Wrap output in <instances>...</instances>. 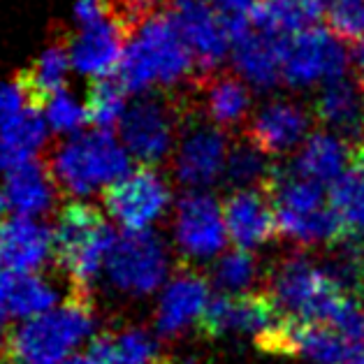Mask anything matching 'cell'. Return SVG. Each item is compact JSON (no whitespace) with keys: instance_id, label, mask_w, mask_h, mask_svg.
Instances as JSON below:
<instances>
[{"instance_id":"44dd1931","label":"cell","mask_w":364,"mask_h":364,"mask_svg":"<svg viewBox=\"0 0 364 364\" xmlns=\"http://www.w3.org/2000/svg\"><path fill=\"white\" fill-rule=\"evenodd\" d=\"M51 130L42 112L28 107L7 126L0 128V176L35 163L47 149Z\"/></svg>"},{"instance_id":"30bf717a","label":"cell","mask_w":364,"mask_h":364,"mask_svg":"<svg viewBox=\"0 0 364 364\" xmlns=\"http://www.w3.org/2000/svg\"><path fill=\"white\" fill-rule=\"evenodd\" d=\"M279 309L274 304L267 290H248V292H225L209 299L200 330L207 336L223 334H262L274 323H279Z\"/></svg>"},{"instance_id":"d4e9b609","label":"cell","mask_w":364,"mask_h":364,"mask_svg":"<svg viewBox=\"0 0 364 364\" xmlns=\"http://www.w3.org/2000/svg\"><path fill=\"white\" fill-rule=\"evenodd\" d=\"M60 304V290L49 277L38 274H16L12 272L5 292V311L16 321L42 316Z\"/></svg>"},{"instance_id":"5b68a950","label":"cell","mask_w":364,"mask_h":364,"mask_svg":"<svg viewBox=\"0 0 364 364\" xmlns=\"http://www.w3.org/2000/svg\"><path fill=\"white\" fill-rule=\"evenodd\" d=\"M267 292L281 316L306 323H327L346 295L330 274L304 255L286 257L272 272Z\"/></svg>"},{"instance_id":"8fae6325","label":"cell","mask_w":364,"mask_h":364,"mask_svg":"<svg viewBox=\"0 0 364 364\" xmlns=\"http://www.w3.org/2000/svg\"><path fill=\"white\" fill-rule=\"evenodd\" d=\"M56 260L54 228L42 218L10 214L0 218V267L38 274Z\"/></svg>"},{"instance_id":"ba28073f","label":"cell","mask_w":364,"mask_h":364,"mask_svg":"<svg viewBox=\"0 0 364 364\" xmlns=\"http://www.w3.org/2000/svg\"><path fill=\"white\" fill-rule=\"evenodd\" d=\"M176 112L163 95L141 93L119 123L117 135L128 149L132 161L154 167L176 149Z\"/></svg>"},{"instance_id":"4316f807","label":"cell","mask_w":364,"mask_h":364,"mask_svg":"<svg viewBox=\"0 0 364 364\" xmlns=\"http://www.w3.org/2000/svg\"><path fill=\"white\" fill-rule=\"evenodd\" d=\"M200 84L207 88L204 105L214 126L235 128L244 121L251 107V93L242 79L235 75H209Z\"/></svg>"},{"instance_id":"7bdbcfd3","label":"cell","mask_w":364,"mask_h":364,"mask_svg":"<svg viewBox=\"0 0 364 364\" xmlns=\"http://www.w3.org/2000/svg\"><path fill=\"white\" fill-rule=\"evenodd\" d=\"M5 214H10V207H7V195L3 183H0V218H5Z\"/></svg>"},{"instance_id":"484cf974","label":"cell","mask_w":364,"mask_h":364,"mask_svg":"<svg viewBox=\"0 0 364 364\" xmlns=\"http://www.w3.org/2000/svg\"><path fill=\"white\" fill-rule=\"evenodd\" d=\"M350 167V146L343 139L316 132L299 151L295 170L318 183H334Z\"/></svg>"},{"instance_id":"ffe728a7","label":"cell","mask_w":364,"mask_h":364,"mask_svg":"<svg viewBox=\"0 0 364 364\" xmlns=\"http://www.w3.org/2000/svg\"><path fill=\"white\" fill-rule=\"evenodd\" d=\"M290 38H272L248 31L235 40V65L239 75L255 88H272L283 77V56Z\"/></svg>"},{"instance_id":"60d3db41","label":"cell","mask_w":364,"mask_h":364,"mask_svg":"<svg viewBox=\"0 0 364 364\" xmlns=\"http://www.w3.org/2000/svg\"><path fill=\"white\" fill-rule=\"evenodd\" d=\"M350 167H355V170H360L364 174V141L350 146Z\"/></svg>"},{"instance_id":"277c9868","label":"cell","mask_w":364,"mask_h":364,"mask_svg":"<svg viewBox=\"0 0 364 364\" xmlns=\"http://www.w3.org/2000/svg\"><path fill=\"white\" fill-rule=\"evenodd\" d=\"M54 235L60 269L84 295L102 281L119 232L93 204L73 200L60 209Z\"/></svg>"},{"instance_id":"f6af8a7d","label":"cell","mask_w":364,"mask_h":364,"mask_svg":"<svg viewBox=\"0 0 364 364\" xmlns=\"http://www.w3.org/2000/svg\"><path fill=\"white\" fill-rule=\"evenodd\" d=\"M186 3H207V0H186Z\"/></svg>"},{"instance_id":"cb8c5ba5","label":"cell","mask_w":364,"mask_h":364,"mask_svg":"<svg viewBox=\"0 0 364 364\" xmlns=\"http://www.w3.org/2000/svg\"><path fill=\"white\" fill-rule=\"evenodd\" d=\"M88 353L97 364H170L156 336L139 327L117 334H95L88 341Z\"/></svg>"},{"instance_id":"d590c367","label":"cell","mask_w":364,"mask_h":364,"mask_svg":"<svg viewBox=\"0 0 364 364\" xmlns=\"http://www.w3.org/2000/svg\"><path fill=\"white\" fill-rule=\"evenodd\" d=\"M330 33L343 42L364 40V0H327L325 7Z\"/></svg>"},{"instance_id":"f1b7e54d","label":"cell","mask_w":364,"mask_h":364,"mask_svg":"<svg viewBox=\"0 0 364 364\" xmlns=\"http://www.w3.org/2000/svg\"><path fill=\"white\" fill-rule=\"evenodd\" d=\"M277 220L279 232L299 246H330L346 232L341 218L336 216L330 204L309 211V214H277Z\"/></svg>"},{"instance_id":"4fadbf2b","label":"cell","mask_w":364,"mask_h":364,"mask_svg":"<svg viewBox=\"0 0 364 364\" xmlns=\"http://www.w3.org/2000/svg\"><path fill=\"white\" fill-rule=\"evenodd\" d=\"M223 207L207 193H188L174 211L176 246L188 257H211L225 246Z\"/></svg>"},{"instance_id":"ac0fdd59","label":"cell","mask_w":364,"mask_h":364,"mask_svg":"<svg viewBox=\"0 0 364 364\" xmlns=\"http://www.w3.org/2000/svg\"><path fill=\"white\" fill-rule=\"evenodd\" d=\"M309 130V117L292 102H272L248 123L246 137L267 156H283L299 144Z\"/></svg>"},{"instance_id":"f35d334b","label":"cell","mask_w":364,"mask_h":364,"mask_svg":"<svg viewBox=\"0 0 364 364\" xmlns=\"http://www.w3.org/2000/svg\"><path fill=\"white\" fill-rule=\"evenodd\" d=\"M163 0H121V12L119 16L123 19V23L135 28L149 16H154L161 12Z\"/></svg>"},{"instance_id":"d6986e66","label":"cell","mask_w":364,"mask_h":364,"mask_svg":"<svg viewBox=\"0 0 364 364\" xmlns=\"http://www.w3.org/2000/svg\"><path fill=\"white\" fill-rule=\"evenodd\" d=\"M10 214L44 218L56 207L58 186L51 176L49 167H44L40 161L28 163L10 174L0 176Z\"/></svg>"},{"instance_id":"ab89813d","label":"cell","mask_w":364,"mask_h":364,"mask_svg":"<svg viewBox=\"0 0 364 364\" xmlns=\"http://www.w3.org/2000/svg\"><path fill=\"white\" fill-rule=\"evenodd\" d=\"M353 70H355V82L364 93V40L355 42L353 47Z\"/></svg>"},{"instance_id":"e0dca14e","label":"cell","mask_w":364,"mask_h":364,"mask_svg":"<svg viewBox=\"0 0 364 364\" xmlns=\"http://www.w3.org/2000/svg\"><path fill=\"white\" fill-rule=\"evenodd\" d=\"M223 218L230 239L239 248H253L264 244L279 232L277 207L269 191L242 188L230 193L223 202Z\"/></svg>"},{"instance_id":"2e32d148","label":"cell","mask_w":364,"mask_h":364,"mask_svg":"<svg viewBox=\"0 0 364 364\" xmlns=\"http://www.w3.org/2000/svg\"><path fill=\"white\" fill-rule=\"evenodd\" d=\"M209 283L198 272L183 269L165 283L156 309V334L172 339L200 325L204 309L209 304Z\"/></svg>"},{"instance_id":"5bb4252c","label":"cell","mask_w":364,"mask_h":364,"mask_svg":"<svg viewBox=\"0 0 364 364\" xmlns=\"http://www.w3.org/2000/svg\"><path fill=\"white\" fill-rule=\"evenodd\" d=\"M172 21L195 58L198 82H204L209 75H214L216 65L225 58L228 44L232 38L220 21L218 12H211L204 3L179 0L172 12Z\"/></svg>"},{"instance_id":"7402d4cb","label":"cell","mask_w":364,"mask_h":364,"mask_svg":"<svg viewBox=\"0 0 364 364\" xmlns=\"http://www.w3.org/2000/svg\"><path fill=\"white\" fill-rule=\"evenodd\" d=\"M362 88L343 77L330 79L321 95L316 97L314 114L323 126L336 130L346 139L358 141L362 126H364V102L360 95Z\"/></svg>"},{"instance_id":"9a60e30c","label":"cell","mask_w":364,"mask_h":364,"mask_svg":"<svg viewBox=\"0 0 364 364\" xmlns=\"http://www.w3.org/2000/svg\"><path fill=\"white\" fill-rule=\"evenodd\" d=\"M228 163V139L218 126L195 123L174 149V176L188 188H207Z\"/></svg>"},{"instance_id":"1f68e13d","label":"cell","mask_w":364,"mask_h":364,"mask_svg":"<svg viewBox=\"0 0 364 364\" xmlns=\"http://www.w3.org/2000/svg\"><path fill=\"white\" fill-rule=\"evenodd\" d=\"M40 112L44 121H47L51 135L73 137L77 132H82L91 126L86 97H79L77 93L70 91V88H63V91L42 97Z\"/></svg>"},{"instance_id":"f546056e","label":"cell","mask_w":364,"mask_h":364,"mask_svg":"<svg viewBox=\"0 0 364 364\" xmlns=\"http://www.w3.org/2000/svg\"><path fill=\"white\" fill-rule=\"evenodd\" d=\"M274 170H277V167L269 165V156L246 137V141H239L228 154L225 181L232 186L235 191H242V188L267 191V183L272 179Z\"/></svg>"},{"instance_id":"836d02e7","label":"cell","mask_w":364,"mask_h":364,"mask_svg":"<svg viewBox=\"0 0 364 364\" xmlns=\"http://www.w3.org/2000/svg\"><path fill=\"white\" fill-rule=\"evenodd\" d=\"M330 207L341 218L346 232L364 235V174L348 167L330 188Z\"/></svg>"},{"instance_id":"6da1fadb","label":"cell","mask_w":364,"mask_h":364,"mask_svg":"<svg viewBox=\"0 0 364 364\" xmlns=\"http://www.w3.org/2000/svg\"><path fill=\"white\" fill-rule=\"evenodd\" d=\"M49 170L60 193L70 200L88 202L105 195L132 170V156L114 130L86 128L58 141L51 151Z\"/></svg>"},{"instance_id":"74e56055","label":"cell","mask_w":364,"mask_h":364,"mask_svg":"<svg viewBox=\"0 0 364 364\" xmlns=\"http://www.w3.org/2000/svg\"><path fill=\"white\" fill-rule=\"evenodd\" d=\"M31 97L33 91L26 84V79L21 82H5L0 84V128L7 126L10 121L31 107Z\"/></svg>"},{"instance_id":"ee69618b","label":"cell","mask_w":364,"mask_h":364,"mask_svg":"<svg viewBox=\"0 0 364 364\" xmlns=\"http://www.w3.org/2000/svg\"><path fill=\"white\" fill-rule=\"evenodd\" d=\"M7 318H10V316H7L3 309H0V336H3V330H5V323H7Z\"/></svg>"},{"instance_id":"3957f363","label":"cell","mask_w":364,"mask_h":364,"mask_svg":"<svg viewBox=\"0 0 364 364\" xmlns=\"http://www.w3.org/2000/svg\"><path fill=\"white\" fill-rule=\"evenodd\" d=\"M95 316L82 297L60 301L42 316L19 321L3 341L5 364H65L95 336Z\"/></svg>"},{"instance_id":"7c38bea8","label":"cell","mask_w":364,"mask_h":364,"mask_svg":"<svg viewBox=\"0 0 364 364\" xmlns=\"http://www.w3.org/2000/svg\"><path fill=\"white\" fill-rule=\"evenodd\" d=\"M346 70V51L339 38L327 31L309 28L286 42L283 77L292 86H309L314 82H330Z\"/></svg>"},{"instance_id":"83f0119b","label":"cell","mask_w":364,"mask_h":364,"mask_svg":"<svg viewBox=\"0 0 364 364\" xmlns=\"http://www.w3.org/2000/svg\"><path fill=\"white\" fill-rule=\"evenodd\" d=\"M323 269L346 295L364 297V235L343 232L330 244Z\"/></svg>"},{"instance_id":"52a82bcc","label":"cell","mask_w":364,"mask_h":364,"mask_svg":"<svg viewBox=\"0 0 364 364\" xmlns=\"http://www.w3.org/2000/svg\"><path fill=\"white\" fill-rule=\"evenodd\" d=\"M172 191L161 172L139 165L102 195L105 214L126 232H141L158 223L170 209Z\"/></svg>"},{"instance_id":"d6a6232c","label":"cell","mask_w":364,"mask_h":364,"mask_svg":"<svg viewBox=\"0 0 364 364\" xmlns=\"http://www.w3.org/2000/svg\"><path fill=\"white\" fill-rule=\"evenodd\" d=\"M128 91L121 86L117 77H105L91 84V91L86 95L88 119L93 128L114 130L119 128L128 112Z\"/></svg>"},{"instance_id":"9c48e42d","label":"cell","mask_w":364,"mask_h":364,"mask_svg":"<svg viewBox=\"0 0 364 364\" xmlns=\"http://www.w3.org/2000/svg\"><path fill=\"white\" fill-rule=\"evenodd\" d=\"M126 23L114 12L93 23L75 26L73 38L68 42L75 75L91 79V82L114 77L123 58V51H126Z\"/></svg>"},{"instance_id":"4dcf8cb0","label":"cell","mask_w":364,"mask_h":364,"mask_svg":"<svg viewBox=\"0 0 364 364\" xmlns=\"http://www.w3.org/2000/svg\"><path fill=\"white\" fill-rule=\"evenodd\" d=\"M73 73L75 68L73 60H70L68 44H51V47L42 49L40 56L35 58L31 73L26 77V84H28L35 97H47L68 88Z\"/></svg>"},{"instance_id":"8992f818","label":"cell","mask_w":364,"mask_h":364,"mask_svg":"<svg viewBox=\"0 0 364 364\" xmlns=\"http://www.w3.org/2000/svg\"><path fill=\"white\" fill-rule=\"evenodd\" d=\"M170 274V253L154 230L141 232H119L114 244L105 281L107 286L128 297H146L167 281Z\"/></svg>"},{"instance_id":"8d00e7d4","label":"cell","mask_w":364,"mask_h":364,"mask_svg":"<svg viewBox=\"0 0 364 364\" xmlns=\"http://www.w3.org/2000/svg\"><path fill=\"white\" fill-rule=\"evenodd\" d=\"M257 0H218V16L228 28L230 38L237 40L253 26V10Z\"/></svg>"},{"instance_id":"7a4b0ae2","label":"cell","mask_w":364,"mask_h":364,"mask_svg":"<svg viewBox=\"0 0 364 364\" xmlns=\"http://www.w3.org/2000/svg\"><path fill=\"white\" fill-rule=\"evenodd\" d=\"M195 70V58L176 31L172 14L158 12L132 28L114 77L130 95H141L181 84Z\"/></svg>"},{"instance_id":"e575fe53","label":"cell","mask_w":364,"mask_h":364,"mask_svg":"<svg viewBox=\"0 0 364 364\" xmlns=\"http://www.w3.org/2000/svg\"><path fill=\"white\" fill-rule=\"evenodd\" d=\"M257 277L255 255L248 248L230 251L218 260L214 269V281L225 292H248Z\"/></svg>"},{"instance_id":"b9f144b4","label":"cell","mask_w":364,"mask_h":364,"mask_svg":"<svg viewBox=\"0 0 364 364\" xmlns=\"http://www.w3.org/2000/svg\"><path fill=\"white\" fill-rule=\"evenodd\" d=\"M65 364H97V360L93 358L91 353H88V348L84 353H75L73 358H70Z\"/></svg>"},{"instance_id":"603a6c76","label":"cell","mask_w":364,"mask_h":364,"mask_svg":"<svg viewBox=\"0 0 364 364\" xmlns=\"http://www.w3.org/2000/svg\"><path fill=\"white\" fill-rule=\"evenodd\" d=\"M323 14L321 0H257L253 26L272 38H295L314 28Z\"/></svg>"}]
</instances>
